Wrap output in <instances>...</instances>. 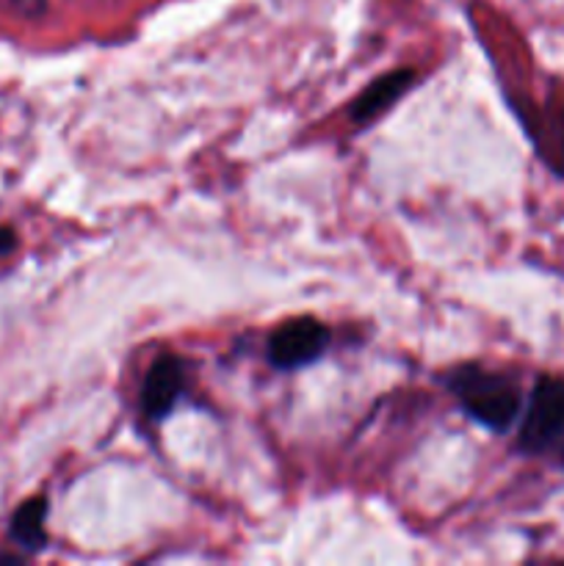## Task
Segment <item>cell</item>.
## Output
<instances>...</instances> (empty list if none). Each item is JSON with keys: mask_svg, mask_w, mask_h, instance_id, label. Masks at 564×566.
Segmentation results:
<instances>
[{"mask_svg": "<svg viewBox=\"0 0 564 566\" xmlns=\"http://www.w3.org/2000/svg\"><path fill=\"white\" fill-rule=\"evenodd\" d=\"M14 243H17L14 232H11V230H0V254L11 252V249H14Z\"/></svg>", "mask_w": 564, "mask_h": 566, "instance_id": "8", "label": "cell"}, {"mask_svg": "<svg viewBox=\"0 0 564 566\" xmlns=\"http://www.w3.org/2000/svg\"><path fill=\"white\" fill-rule=\"evenodd\" d=\"M6 3H9L20 17H28V20L42 17L44 9H48V0H6Z\"/></svg>", "mask_w": 564, "mask_h": 566, "instance_id": "7", "label": "cell"}, {"mask_svg": "<svg viewBox=\"0 0 564 566\" xmlns=\"http://www.w3.org/2000/svg\"><path fill=\"white\" fill-rule=\"evenodd\" d=\"M451 390L476 423L498 434L512 429L523 409V392L518 381L498 370L476 368V365L459 368L451 379Z\"/></svg>", "mask_w": 564, "mask_h": 566, "instance_id": "1", "label": "cell"}, {"mask_svg": "<svg viewBox=\"0 0 564 566\" xmlns=\"http://www.w3.org/2000/svg\"><path fill=\"white\" fill-rule=\"evenodd\" d=\"M518 448L529 457H553L564 464V379L540 376L520 423Z\"/></svg>", "mask_w": 564, "mask_h": 566, "instance_id": "2", "label": "cell"}, {"mask_svg": "<svg viewBox=\"0 0 564 566\" xmlns=\"http://www.w3.org/2000/svg\"><path fill=\"white\" fill-rule=\"evenodd\" d=\"M415 81H418V75H415L412 70H393L387 72V75L376 77V81L368 83V86L363 88V94L354 99L352 119L357 122V125L374 122L376 116H382L387 108H393V105L415 86Z\"/></svg>", "mask_w": 564, "mask_h": 566, "instance_id": "5", "label": "cell"}, {"mask_svg": "<svg viewBox=\"0 0 564 566\" xmlns=\"http://www.w3.org/2000/svg\"><path fill=\"white\" fill-rule=\"evenodd\" d=\"M326 343H330L326 326L310 315H302V318L285 321L271 332L265 354L276 370H296L315 363L326 352Z\"/></svg>", "mask_w": 564, "mask_h": 566, "instance_id": "3", "label": "cell"}, {"mask_svg": "<svg viewBox=\"0 0 564 566\" xmlns=\"http://www.w3.org/2000/svg\"><path fill=\"white\" fill-rule=\"evenodd\" d=\"M182 390H186V365L175 354H160L153 365H149L147 376L142 385V412L147 420H164L169 418L171 409L180 401Z\"/></svg>", "mask_w": 564, "mask_h": 566, "instance_id": "4", "label": "cell"}, {"mask_svg": "<svg viewBox=\"0 0 564 566\" xmlns=\"http://www.w3.org/2000/svg\"><path fill=\"white\" fill-rule=\"evenodd\" d=\"M44 520H48V501L44 497H31V501L22 503L20 509L11 517V539L17 542V547H22L25 553H39L48 545V528H44Z\"/></svg>", "mask_w": 564, "mask_h": 566, "instance_id": "6", "label": "cell"}]
</instances>
